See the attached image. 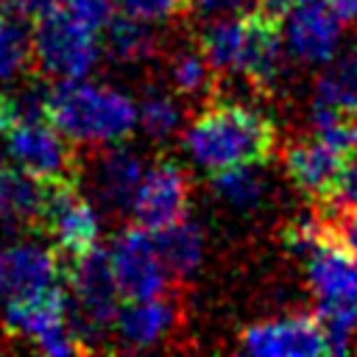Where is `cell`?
I'll list each match as a JSON object with an SVG mask.
<instances>
[{"label": "cell", "instance_id": "cell-1", "mask_svg": "<svg viewBox=\"0 0 357 357\" xmlns=\"http://www.w3.org/2000/svg\"><path fill=\"white\" fill-rule=\"evenodd\" d=\"M181 142L198 167L218 173L240 165H265L279 145V134L262 112L234 100H215L190 120Z\"/></svg>", "mask_w": 357, "mask_h": 357}, {"label": "cell", "instance_id": "cell-2", "mask_svg": "<svg viewBox=\"0 0 357 357\" xmlns=\"http://www.w3.org/2000/svg\"><path fill=\"white\" fill-rule=\"evenodd\" d=\"M198 45L218 81L231 75L268 92L282 73V20L262 8H248L243 14L206 22Z\"/></svg>", "mask_w": 357, "mask_h": 357}, {"label": "cell", "instance_id": "cell-3", "mask_svg": "<svg viewBox=\"0 0 357 357\" xmlns=\"http://www.w3.org/2000/svg\"><path fill=\"white\" fill-rule=\"evenodd\" d=\"M45 117L73 145L95 148L123 142L131 134L137 126V103L112 86L86 78H64L47 89Z\"/></svg>", "mask_w": 357, "mask_h": 357}, {"label": "cell", "instance_id": "cell-4", "mask_svg": "<svg viewBox=\"0 0 357 357\" xmlns=\"http://www.w3.org/2000/svg\"><path fill=\"white\" fill-rule=\"evenodd\" d=\"M61 282L67 284V321L81 351L95 349V340L106 337L114 312L120 307V293L112 276L109 251L98 243L78 257L61 259Z\"/></svg>", "mask_w": 357, "mask_h": 357}, {"label": "cell", "instance_id": "cell-5", "mask_svg": "<svg viewBox=\"0 0 357 357\" xmlns=\"http://www.w3.org/2000/svg\"><path fill=\"white\" fill-rule=\"evenodd\" d=\"M98 31L78 20L70 8H53L33 17L31 53L33 67L45 78H86L100 56Z\"/></svg>", "mask_w": 357, "mask_h": 357}, {"label": "cell", "instance_id": "cell-6", "mask_svg": "<svg viewBox=\"0 0 357 357\" xmlns=\"http://www.w3.org/2000/svg\"><path fill=\"white\" fill-rule=\"evenodd\" d=\"M42 206L36 229H42L59 259L78 257L100 243V220L89 198L78 190V178H47L42 181Z\"/></svg>", "mask_w": 357, "mask_h": 357}, {"label": "cell", "instance_id": "cell-7", "mask_svg": "<svg viewBox=\"0 0 357 357\" xmlns=\"http://www.w3.org/2000/svg\"><path fill=\"white\" fill-rule=\"evenodd\" d=\"M3 324L11 337H25L45 354L64 357L81 351L67 321V293L59 284L8 298Z\"/></svg>", "mask_w": 357, "mask_h": 357}, {"label": "cell", "instance_id": "cell-8", "mask_svg": "<svg viewBox=\"0 0 357 357\" xmlns=\"http://www.w3.org/2000/svg\"><path fill=\"white\" fill-rule=\"evenodd\" d=\"M106 251L120 298H153L170 293L173 279L162 265L153 231L131 223L117 231Z\"/></svg>", "mask_w": 357, "mask_h": 357}, {"label": "cell", "instance_id": "cell-9", "mask_svg": "<svg viewBox=\"0 0 357 357\" xmlns=\"http://www.w3.org/2000/svg\"><path fill=\"white\" fill-rule=\"evenodd\" d=\"M6 153L20 170L39 181L78 178L81 162L75 145L47 120H14L6 128Z\"/></svg>", "mask_w": 357, "mask_h": 357}, {"label": "cell", "instance_id": "cell-10", "mask_svg": "<svg viewBox=\"0 0 357 357\" xmlns=\"http://www.w3.org/2000/svg\"><path fill=\"white\" fill-rule=\"evenodd\" d=\"M84 173L92 198L106 215L123 218L131 212L139 178H142V162L134 151L109 142L89 148V159L78 165V176Z\"/></svg>", "mask_w": 357, "mask_h": 357}, {"label": "cell", "instance_id": "cell-11", "mask_svg": "<svg viewBox=\"0 0 357 357\" xmlns=\"http://www.w3.org/2000/svg\"><path fill=\"white\" fill-rule=\"evenodd\" d=\"M190 206V176L181 170V165L170 159H156L148 173H142L131 218L137 226L148 231H159L170 226L173 220L184 218Z\"/></svg>", "mask_w": 357, "mask_h": 357}, {"label": "cell", "instance_id": "cell-12", "mask_svg": "<svg viewBox=\"0 0 357 357\" xmlns=\"http://www.w3.org/2000/svg\"><path fill=\"white\" fill-rule=\"evenodd\" d=\"M240 349L257 357H312L329 354L324 329L315 312H293L273 321H259L240 332Z\"/></svg>", "mask_w": 357, "mask_h": 357}, {"label": "cell", "instance_id": "cell-13", "mask_svg": "<svg viewBox=\"0 0 357 357\" xmlns=\"http://www.w3.org/2000/svg\"><path fill=\"white\" fill-rule=\"evenodd\" d=\"M178 318L181 310L173 304L170 293L153 298H126V304H120L114 312L112 332L120 349L142 351V349H153L167 335H173Z\"/></svg>", "mask_w": 357, "mask_h": 357}, {"label": "cell", "instance_id": "cell-14", "mask_svg": "<svg viewBox=\"0 0 357 357\" xmlns=\"http://www.w3.org/2000/svg\"><path fill=\"white\" fill-rule=\"evenodd\" d=\"M290 53L304 64H326L337 53L343 22L321 3L310 0L282 17Z\"/></svg>", "mask_w": 357, "mask_h": 357}, {"label": "cell", "instance_id": "cell-15", "mask_svg": "<svg viewBox=\"0 0 357 357\" xmlns=\"http://www.w3.org/2000/svg\"><path fill=\"white\" fill-rule=\"evenodd\" d=\"M61 282V259L53 245L14 243L0 251V296H28Z\"/></svg>", "mask_w": 357, "mask_h": 357}, {"label": "cell", "instance_id": "cell-16", "mask_svg": "<svg viewBox=\"0 0 357 357\" xmlns=\"http://www.w3.org/2000/svg\"><path fill=\"white\" fill-rule=\"evenodd\" d=\"M349 153H340L335 148H329L326 142L310 137L301 142H293L284 148L282 153V165L287 178L310 198H315L318 204H324L340 176V167L346 162Z\"/></svg>", "mask_w": 357, "mask_h": 357}, {"label": "cell", "instance_id": "cell-17", "mask_svg": "<svg viewBox=\"0 0 357 357\" xmlns=\"http://www.w3.org/2000/svg\"><path fill=\"white\" fill-rule=\"evenodd\" d=\"M304 259L315 301L357 307V259L346 248H340L332 237H326Z\"/></svg>", "mask_w": 357, "mask_h": 357}, {"label": "cell", "instance_id": "cell-18", "mask_svg": "<svg viewBox=\"0 0 357 357\" xmlns=\"http://www.w3.org/2000/svg\"><path fill=\"white\" fill-rule=\"evenodd\" d=\"M45 184L20 170L17 165H0V226L3 229H36Z\"/></svg>", "mask_w": 357, "mask_h": 357}, {"label": "cell", "instance_id": "cell-19", "mask_svg": "<svg viewBox=\"0 0 357 357\" xmlns=\"http://www.w3.org/2000/svg\"><path fill=\"white\" fill-rule=\"evenodd\" d=\"M153 240H156V251L162 257V265L173 282L192 276L195 268L201 265L204 234H201V226L195 220H190L187 215L173 220L170 226L153 231Z\"/></svg>", "mask_w": 357, "mask_h": 357}, {"label": "cell", "instance_id": "cell-20", "mask_svg": "<svg viewBox=\"0 0 357 357\" xmlns=\"http://www.w3.org/2000/svg\"><path fill=\"white\" fill-rule=\"evenodd\" d=\"M100 33L106 39V50L112 53V59L126 61V64L148 61L159 50V36L151 28V22L128 17L117 8H114L112 20L106 22V28Z\"/></svg>", "mask_w": 357, "mask_h": 357}, {"label": "cell", "instance_id": "cell-21", "mask_svg": "<svg viewBox=\"0 0 357 357\" xmlns=\"http://www.w3.org/2000/svg\"><path fill=\"white\" fill-rule=\"evenodd\" d=\"M312 103L357 114V45L335 53L326 61V70L315 81Z\"/></svg>", "mask_w": 357, "mask_h": 357}, {"label": "cell", "instance_id": "cell-22", "mask_svg": "<svg viewBox=\"0 0 357 357\" xmlns=\"http://www.w3.org/2000/svg\"><path fill=\"white\" fill-rule=\"evenodd\" d=\"M167 75L173 84V92L181 98H204V95H218V75L209 67L201 45L195 47H181L167 59Z\"/></svg>", "mask_w": 357, "mask_h": 357}, {"label": "cell", "instance_id": "cell-23", "mask_svg": "<svg viewBox=\"0 0 357 357\" xmlns=\"http://www.w3.org/2000/svg\"><path fill=\"white\" fill-rule=\"evenodd\" d=\"M259 167L262 165H240L212 173L215 195L234 209H254L265 195V176L259 173Z\"/></svg>", "mask_w": 357, "mask_h": 357}, {"label": "cell", "instance_id": "cell-24", "mask_svg": "<svg viewBox=\"0 0 357 357\" xmlns=\"http://www.w3.org/2000/svg\"><path fill=\"white\" fill-rule=\"evenodd\" d=\"M33 67L25 17H0V81H17Z\"/></svg>", "mask_w": 357, "mask_h": 357}, {"label": "cell", "instance_id": "cell-25", "mask_svg": "<svg viewBox=\"0 0 357 357\" xmlns=\"http://www.w3.org/2000/svg\"><path fill=\"white\" fill-rule=\"evenodd\" d=\"M181 103L167 92H148L137 103V123L153 139L170 137L181 126Z\"/></svg>", "mask_w": 357, "mask_h": 357}, {"label": "cell", "instance_id": "cell-26", "mask_svg": "<svg viewBox=\"0 0 357 357\" xmlns=\"http://www.w3.org/2000/svg\"><path fill=\"white\" fill-rule=\"evenodd\" d=\"M321 212H335V209H346V206H357V151L346 156L340 176L329 192V198L324 204H318Z\"/></svg>", "mask_w": 357, "mask_h": 357}, {"label": "cell", "instance_id": "cell-27", "mask_svg": "<svg viewBox=\"0 0 357 357\" xmlns=\"http://www.w3.org/2000/svg\"><path fill=\"white\" fill-rule=\"evenodd\" d=\"M114 8L128 14V17L145 20L151 25L184 14V3L181 0H114Z\"/></svg>", "mask_w": 357, "mask_h": 357}, {"label": "cell", "instance_id": "cell-28", "mask_svg": "<svg viewBox=\"0 0 357 357\" xmlns=\"http://www.w3.org/2000/svg\"><path fill=\"white\" fill-rule=\"evenodd\" d=\"M321 215L326 218L329 237L357 259V206H346V209H335V212H321Z\"/></svg>", "mask_w": 357, "mask_h": 357}, {"label": "cell", "instance_id": "cell-29", "mask_svg": "<svg viewBox=\"0 0 357 357\" xmlns=\"http://www.w3.org/2000/svg\"><path fill=\"white\" fill-rule=\"evenodd\" d=\"M257 0H187L184 6V17H192L198 22H212V20H223V17H234L243 14L254 6Z\"/></svg>", "mask_w": 357, "mask_h": 357}, {"label": "cell", "instance_id": "cell-30", "mask_svg": "<svg viewBox=\"0 0 357 357\" xmlns=\"http://www.w3.org/2000/svg\"><path fill=\"white\" fill-rule=\"evenodd\" d=\"M343 25H357V0H321Z\"/></svg>", "mask_w": 357, "mask_h": 357}, {"label": "cell", "instance_id": "cell-31", "mask_svg": "<svg viewBox=\"0 0 357 357\" xmlns=\"http://www.w3.org/2000/svg\"><path fill=\"white\" fill-rule=\"evenodd\" d=\"M259 6L257 8H262V11H268V14H273V17H284L287 11H293L296 6H301V3H310V0H257Z\"/></svg>", "mask_w": 357, "mask_h": 357}, {"label": "cell", "instance_id": "cell-32", "mask_svg": "<svg viewBox=\"0 0 357 357\" xmlns=\"http://www.w3.org/2000/svg\"><path fill=\"white\" fill-rule=\"evenodd\" d=\"M8 123H11V114H8V100H6V95L0 92V134L8 128Z\"/></svg>", "mask_w": 357, "mask_h": 357}, {"label": "cell", "instance_id": "cell-33", "mask_svg": "<svg viewBox=\"0 0 357 357\" xmlns=\"http://www.w3.org/2000/svg\"><path fill=\"white\" fill-rule=\"evenodd\" d=\"M181 3H184V6H187V0H181Z\"/></svg>", "mask_w": 357, "mask_h": 357}]
</instances>
